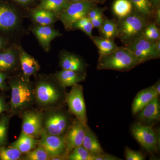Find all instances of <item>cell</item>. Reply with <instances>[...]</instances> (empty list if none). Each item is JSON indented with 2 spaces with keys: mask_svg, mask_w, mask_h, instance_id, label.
I'll list each match as a JSON object with an SVG mask.
<instances>
[{
  "mask_svg": "<svg viewBox=\"0 0 160 160\" xmlns=\"http://www.w3.org/2000/svg\"><path fill=\"white\" fill-rule=\"evenodd\" d=\"M9 121V118L7 116L3 117L0 120V148L5 145L7 141Z\"/></svg>",
  "mask_w": 160,
  "mask_h": 160,
  "instance_id": "obj_33",
  "label": "cell"
},
{
  "mask_svg": "<svg viewBox=\"0 0 160 160\" xmlns=\"http://www.w3.org/2000/svg\"><path fill=\"white\" fill-rule=\"evenodd\" d=\"M25 157V160H47L49 157L42 146L39 145L37 148L32 149L27 152Z\"/></svg>",
  "mask_w": 160,
  "mask_h": 160,
  "instance_id": "obj_30",
  "label": "cell"
},
{
  "mask_svg": "<svg viewBox=\"0 0 160 160\" xmlns=\"http://www.w3.org/2000/svg\"><path fill=\"white\" fill-rule=\"evenodd\" d=\"M32 18L40 26H47L53 24L56 20V14L52 12L40 9L32 12Z\"/></svg>",
  "mask_w": 160,
  "mask_h": 160,
  "instance_id": "obj_24",
  "label": "cell"
},
{
  "mask_svg": "<svg viewBox=\"0 0 160 160\" xmlns=\"http://www.w3.org/2000/svg\"><path fill=\"white\" fill-rule=\"evenodd\" d=\"M90 38L98 49L99 55L109 54L118 47L114 42V39L93 36Z\"/></svg>",
  "mask_w": 160,
  "mask_h": 160,
  "instance_id": "obj_22",
  "label": "cell"
},
{
  "mask_svg": "<svg viewBox=\"0 0 160 160\" xmlns=\"http://www.w3.org/2000/svg\"><path fill=\"white\" fill-rule=\"evenodd\" d=\"M14 1L22 4H27L30 2L32 0H14Z\"/></svg>",
  "mask_w": 160,
  "mask_h": 160,
  "instance_id": "obj_44",
  "label": "cell"
},
{
  "mask_svg": "<svg viewBox=\"0 0 160 160\" xmlns=\"http://www.w3.org/2000/svg\"><path fill=\"white\" fill-rule=\"evenodd\" d=\"M39 142L22 131L18 139L12 143L10 147L18 149L22 153H26L35 148Z\"/></svg>",
  "mask_w": 160,
  "mask_h": 160,
  "instance_id": "obj_21",
  "label": "cell"
},
{
  "mask_svg": "<svg viewBox=\"0 0 160 160\" xmlns=\"http://www.w3.org/2000/svg\"><path fill=\"white\" fill-rule=\"evenodd\" d=\"M99 30L102 37L114 39L118 36L117 22L114 20L104 18L103 22Z\"/></svg>",
  "mask_w": 160,
  "mask_h": 160,
  "instance_id": "obj_23",
  "label": "cell"
},
{
  "mask_svg": "<svg viewBox=\"0 0 160 160\" xmlns=\"http://www.w3.org/2000/svg\"><path fill=\"white\" fill-rule=\"evenodd\" d=\"M69 122L66 115L61 112H56L46 118L43 129L49 134L62 135L69 128Z\"/></svg>",
  "mask_w": 160,
  "mask_h": 160,
  "instance_id": "obj_10",
  "label": "cell"
},
{
  "mask_svg": "<svg viewBox=\"0 0 160 160\" xmlns=\"http://www.w3.org/2000/svg\"><path fill=\"white\" fill-rule=\"evenodd\" d=\"M39 144L45 149L51 160L67 159L64 137L46 133L43 129Z\"/></svg>",
  "mask_w": 160,
  "mask_h": 160,
  "instance_id": "obj_6",
  "label": "cell"
},
{
  "mask_svg": "<svg viewBox=\"0 0 160 160\" xmlns=\"http://www.w3.org/2000/svg\"><path fill=\"white\" fill-rule=\"evenodd\" d=\"M152 1H153V3H154V4H155L156 5H158L159 2L160 0H152Z\"/></svg>",
  "mask_w": 160,
  "mask_h": 160,
  "instance_id": "obj_46",
  "label": "cell"
},
{
  "mask_svg": "<svg viewBox=\"0 0 160 160\" xmlns=\"http://www.w3.org/2000/svg\"><path fill=\"white\" fill-rule=\"evenodd\" d=\"M18 14L9 6H0V30L9 31L17 26Z\"/></svg>",
  "mask_w": 160,
  "mask_h": 160,
  "instance_id": "obj_17",
  "label": "cell"
},
{
  "mask_svg": "<svg viewBox=\"0 0 160 160\" xmlns=\"http://www.w3.org/2000/svg\"><path fill=\"white\" fill-rule=\"evenodd\" d=\"M117 24L118 37L126 46L142 35L148 25L147 19L137 12L118 19Z\"/></svg>",
  "mask_w": 160,
  "mask_h": 160,
  "instance_id": "obj_2",
  "label": "cell"
},
{
  "mask_svg": "<svg viewBox=\"0 0 160 160\" xmlns=\"http://www.w3.org/2000/svg\"><path fill=\"white\" fill-rule=\"evenodd\" d=\"M3 46V42L2 40V39L1 38H0V49L2 48Z\"/></svg>",
  "mask_w": 160,
  "mask_h": 160,
  "instance_id": "obj_45",
  "label": "cell"
},
{
  "mask_svg": "<svg viewBox=\"0 0 160 160\" xmlns=\"http://www.w3.org/2000/svg\"><path fill=\"white\" fill-rule=\"evenodd\" d=\"M10 105L14 111L22 110L33 101L35 92L31 86L22 81H15L11 83Z\"/></svg>",
  "mask_w": 160,
  "mask_h": 160,
  "instance_id": "obj_3",
  "label": "cell"
},
{
  "mask_svg": "<svg viewBox=\"0 0 160 160\" xmlns=\"http://www.w3.org/2000/svg\"><path fill=\"white\" fill-rule=\"evenodd\" d=\"M93 27L90 20H88L87 22L80 27L79 29L84 32L89 37L92 36V30Z\"/></svg>",
  "mask_w": 160,
  "mask_h": 160,
  "instance_id": "obj_35",
  "label": "cell"
},
{
  "mask_svg": "<svg viewBox=\"0 0 160 160\" xmlns=\"http://www.w3.org/2000/svg\"><path fill=\"white\" fill-rule=\"evenodd\" d=\"M132 5L129 0H116L112 6L113 13L118 19L123 18L132 12Z\"/></svg>",
  "mask_w": 160,
  "mask_h": 160,
  "instance_id": "obj_25",
  "label": "cell"
},
{
  "mask_svg": "<svg viewBox=\"0 0 160 160\" xmlns=\"http://www.w3.org/2000/svg\"><path fill=\"white\" fill-rule=\"evenodd\" d=\"M6 109L7 108H6V105L5 101L3 98L0 97V114L3 112L6 111Z\"/></svg>",
  "mask_w": 160,
  "mask_h": 160,
  "instance_id": "obj_40",
  "label": "cell"
},
{
  "mask_svg": "<svg viewBox=\"0 0 160 160\" xmlns=\"http://www.w3.org/2000/svg\"><path fill=\"white\" fill-rule=\"evenodd\" d=\"M159 95L152 86L143 89L137 94L132 105V112L136 115L151 101L159 97Z\"/></svg>",
  "mask_w": 160,
  "mask_h": 160,
  "instance_id": "obj_14",
  "label": "cell"
},
{
  "mask_svg": "<svg viewBox=\"0 0 160 160\" xmlns=\"http://www.w3.org/2000/svg\"><path fill=\"white\" fill-rule=\"evenodd\" d=\"M33 32L40 44L46 50L49 49L52 40L62 35L59 32L49 26L36 27L33 29Z\"/></svg>",
  "mask_w": 160,
  "mask_h": 160,
  "instance_id": "obj_15",
  "label": "cell"
},
{
  "mask_svg": "<svg viewBox=\"0 0 160 160\" xmlns=\"http://www.w3.org/2000/svg\"><path fill=\"white\" fill-rule=\"evenodd\" d=\"M56 77L61 86L66 88L84 81L86 76L82 72L62 69L57 72Z\"/></svg>",
  "mask_w": 160,
  "mask_h": 160,
  "instance_id": "obj_16",
  "label": "cell"
},
{
  "mask_svg": "<svg viewBox=\"0 0 160 160\" xmlns=\"http://www.w3.org/2000/svg\"><path fill=\"white\" fill-rule=\"evenodd\" d=\"M22 154V152L16 148H0V160H19L21 158Z\"/></svg>",
  "mask_w": 160,
  "mask_h": 160,
  "instance_id": "obj_32",
  "label": "cell"
},
{
  "mask_svg": "<svg viewBox=\"0 0 160 160\" xmlns=\"http://www.w3.org/2000/svg\"><path fill=\"white\" fill-rule=\"evenodd\" d=\"M69 160H93L94 155L91 154L82 146L73 149L67 157Z\"/></svg>",
  "mask_w": 160,
  "mask_h": 160,
  "instance_id": "obj_29",
  "label": "cell"
},
{
  "mask_svg": "<svg viewBox=\"0 0 160 160\" xmlns=\"http://www.w3.org/2000/svg\"><path fill=\"white\" fill-rule=\"evenodd\" d=\"M125 157L127 160H144L145 156L140 152L132 150L128 147H125Z\"/></svg>",
  "mask_w": 160,
  "mask_h": 160,
  "instance_id": "obj_34",
  "label": "cell"
},
{
  "mask_svg": "<svg viewBox=\"0 0 160 160\" xmlns=\"http://www.w3.org/2000/svg\"><path fill=\"white\" fill-rule=\"evenodd\" d=\"M66 1H69V0H66Z\"/></svg>",
  "mask_w": 160,
  "mask_h": 160,
  "instance_id": "obj_48",
  "label": "cell"
},
{
  "mask_svg": "<svg viewBox=\"0 0 160 160\" xmlns=\"http://www.w3.org/2000/svg\"><path fill=\"white\" fill-rule=\"evenodd\" d=\"M103 20H104V18L103 17V14H101L95 18L93 19L90 20V21L93 26V28L94 27L99 29L103 22Z\"/></svg>",
  "mask_w": 160,
  "mask_h": 160,
  "instance_id": "obj_38",
  "label": "cell"
},
{
  "mask_svg": "<svg viewBox=\"0 0 160 160\" xmlns=\"http://www.w3.org/2000/svg\"><path fill=\"white\" fill-rule=\"evenodd\" d=\"M35 96L40 104L48 105L57 102L61 95L59 91L54 86L44 82L40 83L37 86Z\"/></svg>",
  "mask_w": 160,
  "mask_h": 160,
  "instance_id": "obj_12",
  "label": "cell"
},
{
  "mask_svg": "<svg viewBox=\"0 0 160 160\" xmlns=\"http://www.w3.org/2000/svg\"><path fill=\"white\" fill-rule=\"evenodd\" d=\"M101 14H103V10L102 9L93 7L89 11L87 17L89 20H91Z\"/></svg>",
  "mask_w": 160,
  "mask_h": 160,
  "instance_id": "obj_37",
  "label": "cell"
},
{
  "mask_svg": "<svg viewBox=\"0 0 160 160\" xmlns=\"http://www.w3.org/2000/svg\"><path fill=\"white\" fill-rule=\"evenodd\" d=\"M156 50L159 56H160V39L155 42Z\"/></svg>",
  "mask_w": 160,
  "mask_h": 160,
  "instance_id": "obj_42",
  "label": "cell"
},
{
  "mask_svg": "<svg viewBox=\"0 0 160 160\" xmlns=\"http://www.w3.org/2000/svg\"><path fill=\"white\" fill-rule=\"evenodd\" d=\"M120 158L116 157L112 155L104 153L94 156L93 160H120Z\"/></svg>",
  "mask_w": 160,
  "mask_h": 160,
  "instance_id": "obj_36",
  "label": "cell"
},
{
  "mask_svg": "<svg viewBox=\"0 0 160 160\" xmlns=\"http://www.w3.org/2000/svg\"><path fill=\"white\" fill-rule=\"evenodd\" d=\"M5 74V73H4V72H2L0 71V76H2L3 75Z\"/></svg>",
  "mask_w": 160,
  "mask_h": 160,
  "instance_id": "obj_47",
  "label": "cell"
},
{
  "mask_svg": "<svg viewBox=\"0 0 160 160\" xmlns=\"http://www.w3.org/2000/svg\"><path fill=\"white\" fill-rule=\"evenodd\" d=\"M6 78V74L3 75L2 76H0V89L4 90L7 88L5 84V80Z\"/></svg>",
  "mask_w": 160,
  "mask_h": 160,
  "instance_id": "obj_39",
  "label": "cell"
},
{
  "mask_svg": "<svg viewBox=\"0 0 160 160\" xmlns=\"http://www.w3.org/2000/svg\"><path fill=\"white\" fill-rule=\"evenodd\" d=\"M60 64L63 69L83 73L85 65L84 62L75 55L65 53L62 55Z\"/></svg>",
  "mask_w": 160,
  "mask_h": 160,
  "instance_id": "obj_19",
  "label": "cell"
},
{
  "mask_svg": "<svg viewBox=\"0 0 160 160\" xmlns=\"http://www.w3.org/2000/svg\"><path fill=\"white\" fill-rule=\"evenodd\" d=\"M66 102L69 111L76 117L77 119L85 125H87L86 104L83 94V87L77 84L72 86L66 97Z\"/></svg>",
  "mask_w": 160,
  "mask_h": 160,
  "instance_id": "obj_5",
  "label": "cell"
},
{
  "mask_svg": "<svg viewBox=\"0 0 160 160\" xmlns=\"http://www.w3.org/2000/svg\"><path fill=\"white\" fill-rule=\"evenodd\" d=\"M131 131L133 137L147 152L152 153L156 151L157 134L151 126L135 123L132 126Z\"/></svg>",
  "mask_w": 160,
  "mask_h": 160,
  "instance_id": "obj_7",
  "label": "cell"
},
{
  "mask_svg": "<svg viewBox=\"0 0 160 160\" xmlns=\"http://www.w3.org/2000/svg\"><path fill=\"white\" fill-rule=\"evenodd\" d=\"M155 15V24L158 26H160V9H158L156 12Z\"/></svg>",
  "mask_w": 160,
  "mask_h": 160,
  "instance_id": "obj_41",
  "label": "cell"
},
{
  "mask_svg": "<svg viewBox=\"0 0 160 160\" xmlns=\"http://www.w3.org/2000/svg\"><path fill=\"white\" fill-rule=\"evenodd\" d=\"M42 115L33 111L26 112L23 115L22 131L32 137L38 138L43 130Z\"/></svg>",
  "mask_w": 160,
  "mask_h": 160,
  "instance_id": "obj_11",
  "label": "cell"
},
{
  "mask_svg": "<svg viewBox=\"0 0 160 160\" xmlns=\"http://www.w3.org/2000/svg\"><path fill=\"white\" fill-rule=\"evenodd\" d=\"M152 87L154 88V89L156 90V91L158 93V94H160V80H159L155 84H154V85L152 86Z\"/></svg>",
  "mask_w": 160,
  "mask_h": 160,
  "instance_id": "obj_43",
  "label": "cell"
},
{
  "mask_svg": "<svg viewBox=\"0 0 160 160\" xmlns=\"http://www.w3.org/2000/svg\"><path fill=\"white\" fill-rule=\"evenodd\" d=\"M16 57L14 52L8 50L0 53V71L10 70L15 65Z\"/></svg>",
  "mask_w": 160,
  "mask_h": 160,
  "instance_id": "obj_27",
  "label": "cell"
},
{
  "mask_svg": "<svg viewBox=\"0 0 160 160\" xmlns=\"http://www.w3.org/2000/svg\"><path fill=\"white\" fill-rule=\"evenodd\" d=\"M139 122L148 125L158 122L160 118L159 97L156 98L137 114Z\"/></svg>",
  "mask_w": 160,
  "mask_h": 160,
  "instance_id": "obj_13",
  "label": "cell"
},
{
  "mask_svg": "<svg viewBox=\"0 0 160 160\" xmlns=\"http://www.w3.org/2000/svg\"><path fill=\"white\" fill-rule=\"evenodd\" d=\"M82 146L94 156L105 152L97 137L88 126L84 136Z\"/></svg>",
  "mask_w": 160,
  "mask_h": 160,
  "instance_id": "obj_20",
  "label": "cell"
},
{
  "mask_svg": "<svg viewBox=\"0 0 160 160\" xmlns=\"http://www.w3.org/2000/svg\"><path fill=\"white\" fill-rule=\"evenodd\" d=\"M20 63L23 73L26 77L36 73L39 70V64L34 58L27 53L22 48H19Z\"/></svg>",
  "mask_w": 160,
  "mask_h": 160,
  "instance_id": "obj_18",
  "label": "cell"
},
{
  "mask_svg": "<svg viewBox=\"0 0 160 160\" xmlns=\"http://www.w3.org/2000/svg\"><path fill=\"white\" fill-rule=\"evenodd\" d=\"M94 6L91 1L73 2L60 13L59 18L66 29H72L73 24L82 18L87 16Z\"/></svg>",
  "mask_w": 160,
  "mask_h": 160,
  "instance_id": "obj_4",
  "label": "cell"
},
{
  "mask_svg": "<svg viewBox=\"0 0 160 160\" xmlns=\"http://www.w3.org/2000/svg\"><path fill=\"white\" fill-rule=\"evenodd\" d=\"M142 63L128 48L118 47L109 54L99 55L97 69L128 71Z\"/></svg>",
  "mask_w": 160,
  "mask_h": 160,
  "instance_id": "obj_1",
  "label": "cell"
},
{
  "mask_svg": "<svg viewBox=\"0 0 160 160\" xmlns=\"http://www.w3.org/2000/svg\"><path fill=\"white\" fill-rule=\"evenodd\" d=\"M125 47L130 50L142 63L160 58L156 50L155 42L148 41L143 34Z\"/></svg>",
  "mask_w": 160,
  "mask_h": 160,
  "instance_id": "obj_8",
  "label": "cell"
},
{
  "mask_svg": "<svg viewBox=\"0 0 160 160\" xmlns=\"http://www.w3.org/2000/svg\"><path fill=\"white\" fill-rule=\"evenodd\" d=\"M69 5L66 0H42L40 9L60 13Z\"/></svg>",
  "mask_w": 160,
  "mask_h": 160,
  "instance_id": "obj_26",
  "label": "cell"
},
{
  "mask_svg": "<svg viewBox=\"0 0 160 160\" xmlns=\"http://www.w3.org/2000/svg\"><path fill=\"white\" fill-rule=\"evenodd\" d=\"M144 37L151 42H155L160 39V30L155 23L148 24L144 29L143 33Z\"/></svg>",
  "mask_w": 160,
  "mask_h": 160,
  "instance_id": "obj_31",
  "label": "cell"
},
{
  "mask_svg": "<svg viewBox=\"0 0 160 160\" xmlns=\"http://www.w3.org/2000/svg\"><path fill=\"white\" fill-rule=\"evenodd\" d=\"M134 6L136 12L146 19L152 17L153 15L152 6L149 0H129Z\"/></svg>",
  "mask_w": 160,
  "mask_h": 160,
  "instance_id": "obj_28",
  "label": "cell"
},
{
  "mask_svg": "<svg viewBox=\"0 0 160 160\" xmlns=\"http://www.w3.org/2000/svg\"><path fill=\"white\" fill-rule=\"evenodd\" d=\"M88 125H85L77 119L69 126L65 136L66 154L69 155L72 150L82 146Z\"/></svg>",
  "mask_w": 160,
  "mask_h": 160,
  "instance_id": "obj_9",
  "label": "cell"
}]
</instances>
